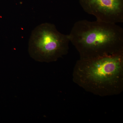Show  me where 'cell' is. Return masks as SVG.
I'll use <instances>...</instances> for the list:
<instances>
[{
  "label": "cell",
  "instance_id": "cell-4",
  "mask_svg": "<svg viewBox=\"0 0 123 123\" xmlns=\"http://www.w3.org/2000/svg\"><path fill=\"white\" fill-rule=\"evenodd\" d=\"M83 10L97 21L117 24L123 22V0H79Z\"/></svg>",
  "mask_w": 123,
  "mask_h": 123
},
{
  "label": "cell",
  "instance_id": "cell-2",
  "mask_svg": "<svg viewBox=\"0 0 123 123\" xmlns=\"http://www.w3.org/2000/svg\"><path fill=\"white\" fill-rule=\"evenodd\" d=\"M68 35L80 59L123 54V30L117 24L79 20Z\"/></svg>",
  "mask_w": 123,
  "mask_h": 123
},
{
  "label": "cell",
  "instance_id": "cell-1",
  "mask_svg": "<svg viewBox=\"0 0 123 123\" xmlns=\"http://www.w3.org/2000/svg\"><path fill=\"white\" fill-rule=\"evenodd\" d=\"M73 81L86 92L101 97L123 91V54L80 59L75 64Z\"/></svg>",
  "mask_w": 123,
  "mask_h": 123
},
{
  "label": "cell",
  "instance_id": "cell-3",
  "mask_svg": "<svg viewBox=\"0 0 123 123\" xmlns=\"http://www.w3.org/2000/svg\"><path fill=\"white\" fill-rule=\"evenodd\" d=\"M70 43L69 35L60 33L54 24L43 23L31 33L29 42V54L36 61L46 63L56 61L68 53Z\"/></svg>",
  "mask_w": 123,
  "mask_h": 123
}]
</instances>
